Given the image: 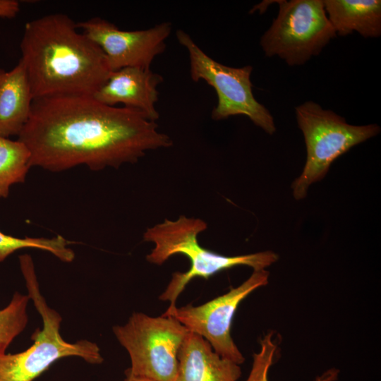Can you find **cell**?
<instances>
[{
    "label": "cell",
    "mask_w": 381,
    "mask_h": 381,
    "mask_svg": "<svg viewBox=\"0 0 381 381\" xmlns=\"http://www.w3.org/2000/svg\"><path fill=\"white\" fill-rule=\"evenodd\" d=\"M238 364L218 355L200 335L188 332L178 353L174 381H238Z\"/></svg>",
    "instance_id": "7c38bea8"
},
{
    "label": "cell",
    "mask_w": 381,
    "mask_h": 381,
    "mask_svg": "<svg viewBox=\"0 0 381 381\" xmlns=\"http://www.w3.org/2000/svg\"><path fill=\"white\" fill-rule=\"evenodd\" d=\"M323 4L337 35L353 32L365 38L381 35L380 0H323Z\"/></svg>",
    "instance_id": "5bb4252c"
},
{
    "label": "cell",
    "mask_w": 381,
    "mask_h": 381,
    "mask_svg": "<svg viewBox=\"0 0 381 381\" xmlns=\"http://www.w3.org/2000/svg\"><path fill=\"white\" fill-rule=\"evenodd\" d=\"M18 140L28 148L32 167L52 172L81 164L94 171L119 168L173 145L141 112L109 106L90 95L34 99Z\"/></svg>",
    "instance_id": "6da1fadb"
},
{
    "label": "cell",
    "mask_w": 381,
    "mask_h": 381,
    "mask_svg": "<svg viewBox=\"0 0 381 381\" xmlns=\"http://www.w3.org/2000/svg\"><path fill=\"white\" fill-rule=\"evenodd\" d=\"M77 28L100 47L111 72L126 67L150 68L165 50L171 32L169 22L145 30H122L99 17L79 22Z\"/></svg>",
    "instance_id": "30bf717a"
},
{
    "label": "cell",
    "mask_w": 381,
    "mask_h": 381,
    "mask_svg": "<svg viewBox=\"0 0 381 381\" xmlns=\"http://www.w3.org/2000/svg\"><path fill=\"white\" fill-rule=\"evenodd\" d=\"M67 241L61 236L54 238H18L0 231V262L23 248H36L49 252L57 258H64L67 253Z\"/></svg>",
    "instance_id": "e0dca14e"
},
{
    "label": "cell",
    "mask_w": 381,
    "mask_h": 381,
    "mask_svg": "<svg viewBox=\"0 0 381 381\" xmlns=\"http://www.w3.org/2000/svg\"><path fill=\"white\" fill-rule=\"evenodd\" d=\"M113 332L130 356L131 365L126 375L152 381L175 380L178 353L189 332L177 320L134 313Z\"/></svg>",
    "instance_id": "8992f818"
},
{
    "label": "cell",
    "mask_w": 381,
    "mask_h": 381,
    "mask_svg": "<svg viewBox=\"0 0 381 381\" xmlns=\"http://www.w3.org/2000/svg\"><path fill=\"white\" fill-rule=\"evenodd\" d=\"M279 13L260 44L265 54L277 56L289 66H301L318 56L336 32L323 0L276 1Z\"/></svg>",
    "instance_id": "ba28073f"
},
{
    "label": "cell",
    "mask_w": 381,
    "mask_h": 381,
    "mask_svg": "<svg viewBox=\"0 0 381 381\" xmlns=\"http://www.w3.org/2000/svg\"><path fill=\"white\" fill-rule=\"evenodd\" d=\"M64 13L27 22L20 44L21 57L35 98L90 95L111 71L100 47Z\"/></svg>",
    "instance_id": "7a4b0ae2"
},
{
    "label": "cell",
    "mask_w": 381,
    "mask_h": 381,
    "mask_svg": "<svg viewBox=\"0 0 381 381\" xmlns=\"http://www.w3.org/2000/svg\"><path fill=\"white\" fill-rule=\"evenodd\" d=\"M207 223L199 218L181 216L176 220L165 219L162 223L148 228L143 239L154 243V248L146 256L152 264L162 265L171 256L181 254L186 256L190 267L185 272L172 274L170 282L159 299L169 301V307L186 285L195 277L208 279L222 270L238 265L250 267L253 271L265 270L279 258L272 251H264L236 256H226L201 246L198 240L200 233L207 229Z\"/></svg>",
    "instance_id": "3957f363"
},
{
    "label": "cell",
    "mask_w": 381,
    "mask_h": 381,
    "mask_svg": "<svg viewBox=\"0 0 381 381\" xmlns=\"http://www.w3.org/2000/svg\"><path fill=\"white\" fill-rule=\"evenodd\" d=\"M162 82L163 77L150 68L126 67L112 71L92 97L111 107L122 104L156 121L159 116L155 107L159 94L157 88Z\"/></svg>",
    "instance_id": "8fae6325"
},
{
    "label": "cell",
    "mask_w": 381,
    "mask_h": 381,
    "mask_svg": "<svg viewBox=\"0 0 381 381\" xmlns=\"http://www.w3.org/2000/svg\"><path fill=\"white\" fill-rule=\"evenodd\" d=\"M20 11V3L17 0H0V18L11 19Z\"/></svg>",
    "instance_id": "d6986e66"
},
{
    "label": "cell",
    "mask_w": 381,
    "mask_h": 381,
    "mask_svg": "<svg viewBox=\"0 0 381 381\" xmlns=\"http://www.w3.org/2000/svg\"><path fill=\"white\" fill-rule=\"evenodd\" d=\"M176 36L188 52L191 79L196 83L204 80L216 92L217 104L212 111V119L244 115L267 133L275 132L272 114L253 95L251 66L234 68L224 65L205 53L186 32L177 30Z\"/></svg>",
    "instance_id": "52a82bcc"
},
{
    "label": "cell",
    "mask_w": 381,
    "mask_h": 381,
    "mask_svg": "<svg viewBox=\"0 0 381 381\" xmlns=\"http://www.w3.org/2000/svg\"><path fill=\"white\" fill-rule=\"evenodd\" d=\"M30 298L16 292L10 303L0 309V355L6 353L13 340L26 327Z\"/></svg>",
    "instance_id": "2e32d148"
},
{
    "label": "cell",
    "mask_w": 381,
    "mask_h": 381,
    "mask_svg": "<svg viewBox=\"0 0 381 381\" xmlns=\"http://www.w3.org/2000/svg\"><path fill=\"white\" fill-rule=\"evenodd\" d=\"M268 278L269 272L265 270L253 271L241 285L222 296L198 306H169L163 315L174 318L189 332L207 340L221 357L240 365L245 358L231 335L233 318L241 301L267 285Z\"/></svg>",
    "instance_id": "9c48e42d"
},
{
    "label": "cell",
    "mask_w": 381,
    "mask_h": 381,
    "mask_svg": "<svg viewBox=\"0 0 381 381\" xmlns=\"http://www.w3.org/2000/svg\"><path fill=\"white\" fill-rule=\"evenodd\" d=\"M33 97L23 61L10 71L0 68V135L20 134L29 119Z\"/></svg>",
    "instance_id": "4fadbf2b"
},
{
    "label": "cell",
    "mask_w": 381,
    "mask_h": 381,
    "mask_svg": "<svg viewBox=\"0 0 381 381\" xmlns=\"http://www.w3.org/2000/svg\"><path fill=\"white\" fill-rule=\"evenodd\" d=\"M20 267L28 295L40 315L42 329H37L31 338L34 343L18 353L0 355V381H33L56 361L77 356L91 364L102 363L97 344L86 339L75 343L66 341L60 334L61 315L47 303L41 294L32 258L19 256Z\"/></svg>",
    "instance_id": "277c9868"
},
{
    "label": "cell",
    "mask_w": 381,
    "mask_h": 381,
    "mask_svg": "<svg viewBox=\"0 0 381 381\" xmlns=\"http://www.w3.org/2000/svg\"><path fill=\"white\" fill-rule=\"evenodd\" d=\"M298 128L307 150V159L301 174L292 183L295 199L306 196L309 186L324 178L330 164L352 147L377 135L375 123L354 126L334 111L307 101L295 108Z\"/></svg>",
    "instance_id": "5b68a950"
},
{
    "label": "cell",
    "mask_w": 381,
    "mask_h": 381,
    "mask_svg": "<svg viewBox=\"0 0 381 381\" xmlns=\"http://www.w3.org/2000/svg\"><path fill=\"white\" fill-rule=\"evenodd\" d=\"M274 332H270L260 339V351L253 354V364L245 381H268V372L273 364L277 351V343L273 339ZM339 370L330 368L318 376L315 381H335Z\"/></svg>",
    "instance_id": "ac0fdd59"
},
{
    "label": "cell",
    "mask_w": 381,
    "mask_h": 381,
    "mask_svg": "<svg viewBox=\"0 0 381 381\" xmlns=\"http://www.w3.org/2000/svg\"><path fill=\"white\" fill-rule=\"evenodd\" d=\"M31 167L26 145L18 139L0 135V198L8 196L13 185L23 183Z\"/></svg>",
    "instance_id": "9a60e30c"
},
{
    "label": "cell",
    "mask_w": 381,
    "mask_h": 381,
    "mask_svg": "<svg viewBox=\"0 0 381 381\" xmlns=\"http://www.w3.org/2000/svg\"><path fill=\"white\" fill-rule=\"evenodd\" d=\"M126 375V377L125 379V381H152L147 379L136 377H133L129 375Z\"/></svg>",
    "instance_id": "ffe728a7"
}]
</instances>
